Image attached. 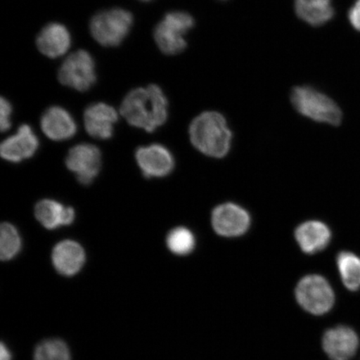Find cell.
I'll use <instances>...</instances> for the list:
<instances>
[{"instance_id":"18","label":"cell","mask_w":360,"mask_h":360,"mask_svg":"<svg viewBox=\"0 0 360 360\" xmlns=\"http://www.w3.org/2000/svg\"><path fill=\"white\" fill-rule=\"evenodd\" d=\"M34 214L38 221L47 229H56L73 224L75 212L56 200H43L35 206Z\"/></svg>"},{"instance_id":"8","label":"cell","mask_w":360,"mask_h":360,"mask_svg":"<svg viewBox=\"0 0 360 360\" xmlns=\"http://www.w3.org/2000/svg\"><path fill=\"white\" fill-rule=\"evenodd\" d=\"M211 223L217 235L226 238L240 237L249 231L250 214L241 206L225 202L213 210Z\"/></svg>"},{"instance_id":"16","label":"cell","mask_w":360,"mask_h":360,"mask_svg":"<svg viewBox=\"0 0 360 360\" xmlns=\"http://www.w3.org/2000/svg\"><path fill=\"white\" fill-rule=\"evenodd\" d=\"M86 255L79 243L73 240H64L53 248L52 262L56 271L66 277L77 274L83 268Z\"/></svg>"},{"instance_id":"27","label":"cell","mask_w":360,"mask_h":360,"mask_svg":"<svg viewBox=\"0 0 360 360\" xmlns=\"http://www.w3.org/2000/svg\"><path fill=\"white\" fill-rule=\"evenodd\" d=\"M141 1L148 2V1H151V0H141Z\"/></svg>"},{"instance_id":"19","label":"cell","mask_w":360,"mask_h":360,"mask_svg":"<svg viewBox=\"0 0 360 360\" xmlns=\"http://www.w3.org/2000/svg\"><path fill=\"white\" fill-rule=\"evenodd\" d=\"M296 15L311 26H321L335 15L332 0H295Z\"/></svg>"},{"instance_id":"13","label":"cell","mask_w":360,"mask_h":360,"mask_svg":"<svg viewBox=\"0 0 360 360\" xmlns=\"http://www.w3.org/2000/svg\"><path fill=\"white\" fill-rule=\"evenodd\" d=\"M43 132L53 141H64L77 133V124L70 112L61 106H51L40 118Z\"/></svg>"},{"instance_id":"11","label":"cell","mask_w":360,"mask_h":360,"mask_svg":"<svg viewBox=\"0 0 360 360\" xmlns=\"http://www.w3.org/2000/svg\"><path fill=\"white\" fill-rule=\"evenodd\" d=\"M39 147L37 135L29 124H22L12 136L4 139L0 146V154L3 159L11 163H20L30 159Z\"/></svg>"},{"instance_id":"9","label":"cell","mask_w":360,"mask_h":360,"mask_svg":"<svg viewBox=\"0 0 360 360\" xmlns=\"http://www.w3.org/2000/svg\"><path fill=\"white\" fill-rule=\"evenodd\" d=\"M65 164L76 174L80 184L89 186L100 173L101 152L96 146L80 143L68 153Z\"/></svg>"},{"instance_id":"2","label":"cell","mask_w":360,"mask_h":360,"mask_svg":"<svg viewBox=\"0 0 360 360\" xmlns=\"http://www.w3.org/2000/svg\"><path fill=\"white\" fill-rule=\"evenodd\" d=\"M188 133L193 147L207 156L220 159L231 150L232 132L219 112H202L192 121Z\"/></svg>"},{"instance_id":"15","label":"cell","mask_w":360,"mask_h":360,"mask_svg":"<svg viewBox=\"0 0 360 360\" xmlns=\"http://www.w3.org/2000/svg\"><path fill=\"white\" fill-rule=\"evenodd\" d=\"M71 34L60 22H49L40 30L36 45L44 56L56 58L64 56L71 46Z\"/></svg>"},{"instance_id":"26","label":"cell","mask_w":360,"mask_h":360,"mask_svg":"<svg viewBox=\"0 0 360 360\" xmlns=\"http://www.w3.org/2000/svg\"><path fill=\"white\" fill-rule=\"evenodd\" d=\"M11 353L4 343L0 346V360H11Z\"/></svg>"},{"instance_id":"5","label":"cell","mask_w":360,"mask_h":360,"mask_svg":"<svg viewBox=\"0 0 360 360\" xmlns=\"http://www.w3.org/2000/svg\"><path fill=\"white\" fill-rule=\"evenodd\" d=\"M195 19L187 12H168L154 30V39L158 48L166 56L182 53L188 44L186 36L195 27Z\"/></svg>"},{"instance_id":"12","label":"cell","mask_w":360,"mask_h":360,"mask_svg":"<svg viewBox=\"0 0 360 360\" xmlns=\"http://www.w3.org/2000/svg\"><path fill=\"white\" fill-rule=\"evenodd\" d=\"M118 120V112L106 103H91L84 112L85 130L90 136L98 139H111Z\"/></svg>"},{"instance_id":"21","label":"cell","mask_w":360,"mask_h":360,"mask_svg":"<svg viewBox=\"0 0 360 360\" xmlns=\"http://www.w3.org/2000/svg\"><path fill=\"white\" fill-rule=\"evenodd\" d=\"M166 245L173 254L186 256L191 254L195 250V236L188 228L177 227L168 233Z\"/></svg>"},{"instance_id":"25","label":"cell","mask_w":360,"mask_h":360,"mask_svg":"<svg viewBox=\"0 0 360 360\" xmlns=\"http://www.w3.org/2000/svg\"><path fill=\"white\" fill-rule=\"evenodd\" d=\"M349 20L354 30L360 32V0L355 1L349 11Z\"/></svg>"},{"instance_id":"14","label":"cell","mask_w":360,"mask_h":360,"mask_svg":"<svg viewBox=\"0 0 360 360\" xmlns=\"http://www.w3.org/2000/svg\"><path fill=\"white\" fill-rule=\"evenodd\" d=\"M359 347V338L352 328L338 326L326 332L323 348L332 360H349Z\"/></svg>"},{"instance_id":"20","label":"cell","mask_w":360,"mask_h":360,"mask_svg":"<svg viewBox=\"0 0 360 360\" xmlns=\"http://www.w3.org/2000/svg\"><path fill=\"white\" fill-rule=\"evenodd\" d=\"M337 267L342 282L350 291L360 289V258L350 252H341L338 255Z\"/></svg>"},{"instance_id":"7","label":"cell","mask_w":360,"mask_h":360,"mask_svg":"<svg viewBox=\"0 0 360 360\" xmlns=\"http://www.w3.org/2000/svg\"><path fill=\"white\" fill-rule=\"evenodd\" d=\"M295 297L301 307L314 315L328 313L335 304V292L330 283L319 274L301 278L296 286Z\"/></svg>"},{"instance_id":"1","label":"cell","mask_w":360,"mask_h":360,"mask_svg":"<svg viewBox=\"0 0 360 360\" xmlns=\"http://www.w3.org/2000/svg\"><path fill=\"white\" fill-rule=\"evenodd\" d=\"M120 114L133 127L155 132L167 121V97L156 84L134 89L121 103Z\"/></svg>"},{"instance_id":"24","label":"cell","mask_w":360,"mask_h":360,"mask_svg":"<svg viewBox=\"0 0 360 360\" xmlns=\"http://www.w3.org/2000/svg\"><path fill=\"white\" fill-rule=\"evenodd\" d=\"M0 129L2 132H6L11 128V116L13 112V106L7 98L2 97L0 101Z\"/></svg>"},{"instance_id":"10","label":"cell","mask_w":360,"mask_h":360,"mask_svg":"<svg viewBox=\"0 0 360 360\" xmlns=\"http://www.w3.org/2000/svg\"><path fill=\"white\" fill-rule=\"evenodd\" d=\"M135 159L139 169L148 179L167 176L174 168V159L167 148L155 145L139 147Z\"/></svg>"},{"instance_id":"4","label":"cell","mask_w":360,"mask_h":360,"mask_svg":"<svg viewBox=\"0 0 360 360\" xmlns=\"http://www.w3.org/2000/svg\"><path fill=\"white\" fill-rule=\"evenodd\" d=\"M291 102L300 114L319 123L339 125L342 112L337 103L316 89L298 86L292 89Z\"/></svg>"},{"instance_id":"3","label":"cell","mask_w":360,"mask_h":360,"mask_svg":"<svg viewBox=\"0 0 360 360\" xmlns=\"http://www.w3.org/2000/svg\"><path fill=\"white\" fill-rule=\"evenodd\" d=\"M133 24L131 13L122 8H112L96 13L89 22V30L102 46L117 47L127 37Z\"/></svg>"},{"instance_id":"23","label":"cell","mask_w":360,"mask_h":360,"mask_svg":"<svg viewBox=\"0 0 360 360\" xmlns=\"http://www.w3.org/2000/svg\"><path fill=\"white\" fill-rule=\"evenodd\" d=\"M34 360H71L69 347L65 342L58 339L46 340L37 345Z\"/></svg>"},{"instance_id":"22","label":"cell","mask_w":360,"mask_h":360,"mask_svg":"<svg viewBox=\"0 0 360 360\" xmlns=\"http://www.w3.org/2000/svg\"><path fill=\"white\" fill-rule=\"evenodd\" d=\"M22 240L17 229L11 224L4 223L0 228V258L10 261L20 254Z\"/></svg>"},{"instance_id":"17","label":"cell","mask_w":360,"mask_h":360,"mask_svg":"<svg viewBox=\"0 0 360 360\" xmlns=\"http://www.w3.org/2000/svg\"><path fill=\"white\" fill-rule=\"evenodd\" d=\"M295 237L304 253L315 255L325 250L330 244L332 233L325 223L310 220L297 227Z\"/></svg>"},{"instance_id":"6","label":"cell","mask_w":360,"mask_h":360,"mask_svg":"<svg viewBox=\"0 0 360 360\" xmlns=\"http://www.w3.org/2000/svg\"><path fill=\"white\" fill-rule=\"evenodd\" d=\"M58 79L65 86L79 92L88 91L97 81L96 61L88 51L79 49L62 63Z\"/></svg>"}]
</instances>
